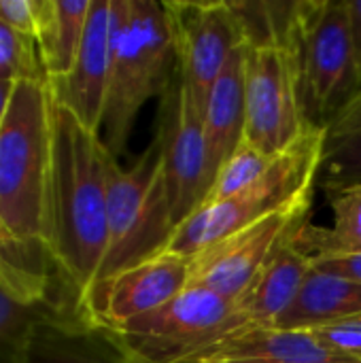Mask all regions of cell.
I'll list each match as a JSON object with an SVG mask.
<instances>
[{
    "instance_id": "obj_26",
    "label": "cell",
    "mask_w": 361,
    "mask_h": 363,
    "mask_svg": "<svg viewBox=\"0 0 361 363\" xmlns=\"http://www.w3.org/2000/svg\"><path fill=\"white\" fill-rule=\"evenodd\" d=\"M0 21L15 32L34 38V0H0Z\"/></svg>"
},
{
    "instance_id": "obj_5",
    "label": "cell",
    "mask_w": 361,
    "mask_h": 363,
    "mask_svg": "<svg viewBox=\"0 0 361 363\" xmlns=\"http://www.w3.org/2000/svg\"><path fill=\"white\" fill-rule=\"evenodd\" d=\"M174 228L157 138L132 168H121L111 155L106 164V251L96 285L162 253Z\"/></svg>"
},
{
    "instance_id": "obj_10",
    "label": "cell",
    "mask_w": 361,
    "mask_h": 363,
    "mask_svg": "<svg viewBox=\"0 0 361 363\" xmlns=\"http://www.w3.org/2000/svg\"><path fill=\"white\" fill-rule=\"evenodd\" d=\"M170 26L177 72L204 115L209 94L228 60L247 45L232 2H162Z\"/></svg>"
},
{
    "instance_id": "obj_15",
    "label": "cell",
    "mask_w": 361,
    "mask_h": 363,
    "mask_svg": "<svg viewBox=\"0 0 361 363\" xmlns=\"http://www.w3.org/2000/svg\"><path fill=\"white\" fill-rule=\"evenodd\" d=\"M336 357L345 355H336L334 351L323 347L313 332L283 330L274 325H251L226 334L211 345L194 349L181 359H215L230 363H311Z\"/></svg>"
},
{
    "instance_id": "obj_14",
    "label": "cell",
    "mask_w": 361,
    "mask_h": 363,
    "mask_svg": "<svg viewBox=\"0 0 361 363\" xmlns=\"http://www.w3.org/2000/svg\"><path fill=\"white\" fill-rule=\"evenodd\" d=\"M26 363H149L115 330L77 313L40 323Z\"/></svg>"
},
{
    "instance_id": "obj_23",
    "label": "cell",
    "mask_w": 361,
    "mask_h": 363,
    "mask_svg": "<svg viewBox=\"0 0 361 363\" xmlns=\"http://www.w3.org/2000/svg\"><path fill=\"white\" fill-rule=\"evenodd\" d=\"M270 160H272L270 155H266L264 151H260L257 147H253L251 143H247L243 138L238 143V147L234 149V153L223 162V166L215 174L200 208L215 206V204L236 196L238 191H243L247 185H251L255 179H260V174L268 168Z\"/></svg>"
},
{
    "instance_id": "obj_32",
    "label": "cell",
    "mask_w": 361,
    "mask_h": 363,
    "mask_svg": "<svg viewBox=\"0 0 361 363\" xmlns=\"http://www.w3.org/2000/svg\"><path fill=\"white\" fill-rule=\"evenodd\" d=\"M174 363H230V362H215V359H181Z\"/></svg>"
},
{
    "instance_id": "obj_19",
    "label": "cell",
    "mask_w": 361,
    "mask_h": 363,
    "mask_svg": "<svg viewBox=\"0 0 361 363\" xmlns=\"http://www.w3.org/2000/svg\"><path fill=\"white\" fill-rule=\"evenodd\" d=\"M91 0H34V43L47 79L70 72L79 53Z\"/></svg>"
},
{
    "instance_id": "obj_3",
    "label": "cell",
    "mask_w": 361,
    "mask_h": 363,
    "mask_svg": "<svg viewBox=\"0 0 361 363\" xmlns=\"http://www.w3.org/2000/svg\"><path fill=\"white\" fill-rule=\"evenodd\" d=\"M177 77V51L162 2L117 0L113 66L100 138L119 157L136 117L151 98H162Z\"/></svg>"
},
{
    "instance_id": "obj_13",
    "label": "cell",
    "mask_w": 361,
    "mask_h": 363,
    "mask_svg": "<svg viewBox=\"0 0 361 363\" xmlns=\"http://www.w3.org/2000/svg\"><path fill=\"white\" fill-rule=\"evenodd\" d=\"M115 28L117 0H91L85 34L70 72L62 79H47L53 98L98 134L113 66Z\"/></svg>"
},
{
    "instance_id": "obj_18",
    "label": "cell",
    "mask_w": 361,
    "mask_h": 363,
    "mask_svg": "<svg viewBox=\"0 0 361 363\" xmlns=\"http://www.w3.org/2000/svg\"><path fill=\"white\" fill-rule=\"evenodd\" d=\"M355 315H361L360 283L313 266L296 300L274 328L313 332Z\"/></svg>"
},
{
    "instance_id": "obj_6",
    "label": "cell",
    "mask_w": 361,
    "mask_h": 363,
    "mask_svg": "<svg viewBox=\"0 0 361 363\" xmlns=\"http://www.w3.org/2000/svg\"><path fill=\"white\" fill-rule=\"evenodd\" d=\"M291 47L298 60L306 119L311 111L323 125L360 91L347 0L296 2Z\"/></svg>"
},
{
    "instance_id": "obj_27",
    "label": "cell",
    "mask_w": 361,
    "mask_h": 363,
    "mask_svg": "<svg viewBox=\"0 0 361 363\" xmlns=\"http://www.w3.org/2000/svg\"><path fill=\"white\" fill-rule=\"evenodd\" d=\"M313 266L319 268V270H323V272H332V274L345 277V279L355 281V283L361 285V253H357V255H343V257L319 259Z\"/></svg>"
},
{
    "instance_id": "obj_12",
    "label": "cell",
    "mask_w": 361,
    "mask_h": 363,
    "mask_svg": "<svg viewBox=\"0 0 361 363\" xmlns=\"http://www.w3.org/2000/svg\"><path fill=\"white\" fill-rule=\"evenodd\" d=\"M189 287V259L162 251L104 281L85 300L79 315L119 330L174 300Z\"/></svg>"
},
{
    "instance_id": "obj_4",
    "label": "cell",
    "mask_w": 361,
    "mask_h": 363,
    "mask_svg": "<svg viewBox=\"0 0 361 363\" xmlns=\"http://www.w3.org/2000/svg\"><path fill=\"white\" fill-rule=\"evenodd\" d=\"M323 125L309 123L287 149L272 155L260 179L215 206L198 208L177 225L164 251L189 259L236 230L313 191L323 157Z\"/></svg>"
},
{
    "instance_id": "obj_16",
    "label": "cell",
    "mask_w": 361,
    "mask_h": 363,
    "mask_svg": "<svg viewBox=\"0 0 361 363\" xmlns=\"http://www.w3.org/2000/svg\"><path fill=\"white\" fill-rule=\"evenodd\" d=\"M296 236V234H294ZM313 264L287 240L255 277L249 289L234 300V315L240 328L277 325L296 300Z\"/></svg>"
},
{
    "instance_id": "obj_29",
    "label": "cell",
    "mask_w": 361,
    "mask_h": 363,
    "mask_svg": "<svg viewBox=\"0 0 361 363\" xmlns=\"http://www.w3.org/2000/svg\"><path fill=\"white\" fill-rule=\"evenodd\" d=\"M15 253H21L11 240H9V236L4 234V230H2V225H0V255L11 264V266H15V268H21V270H28V272H34V270H30ZM34 274H38V272H34ZM45 277H49V274H45Z\"/></svg>"
},
{
    "instance_id": "obj_17",
    "label": "cell",
    "mask_w": 361,
    "mask_h": 363,
    "mask_svg": "<svg viewBox=\"0 0 361 363\" xmlns=\"http://www.w3.org/2000/svg\"><path fill=\"white\" fill-rule=\"evenodd\" d=\"M245 51L247 45L228 60L204 106L202 121L211 183L245 134Z\"/></svg>"
},
{
    "instance_id": "obj_21",
    "label": "cell",
    "mask_w": 361,
    "mask_h": 363,
    "mask_svg": "<svg viewBox=\"0 0 361 363\" xmlns=\"http://www.w3.org/2000/svg\"><path fill=\"white\" fill-rule=\"evenodd\" d=\"M332 223L328 228L304 223L296 236V249L311 262L361 253V185L328 194Z\"/></svg>"
},
{
    "instance_id": "obj_31",
    "label": "cell",
    "mask_w": 361,
    "mask_h": 363,
    "mask_svg": "<svg viewBox=\"0 0 361 363\" xmlns=\"http://www.w3.org/2000/svg\"><path fill=\"white\" fill-rule=\"evenodd\" d=\"M311 363H361V357H336V359H326V362H311Z\"/></svg>"
},
{
    "instance_id": "obj_8",
    "label": "cell",
    "mask_w": 361,
    "mask_h": 363,
    "mask_svg": "<svg viewBox=\"0 0 361 363\" xmlns=\"http://www.w3.org/2000/svg\"><path fill=\"white\" fill-rule=\"evenodd\" d=\"M313 191L189 257V285L228 300L243 296L274 253L306 223Z\"/></svg>"
},
{
    "instance_id": "obj_1",
    "label": "cell",
    "mask_w": 361,
    "mask_h": 363,
    "mask_svg": "<svg viewBox=\"0 0 361 363\" xmlns=\"http://www.w3.org/2000/svg\"><path fill=\"white\" fill-rule=\"evenodd\" d=\"M51 157L43 249L77 315L106 251V164L111 151L49 89ZM115 157V155H113Z\"/></svg>"
},
{
    "instance_id": "obj_9",
    "label": "cell",
    "mask_w": 361,
    "mask_h": 363,
    "mask_svg": "<svg viewBox=\"0 0 361 363\" xmlns=\"http://www.w3.org/2000/svg\"><path fill=\"white\" fill-rule=\"evenodd\" d=\"M240 330L234 300L189 285L162 308L115 330L149 363H172Z\"/></svg>"
},
{
    "instance_id": "obj_11",
    "label": "cell",
    "mask_w": 361,
    "mask_h": 363,
    "mask_svg": "<svg viewBox=\"0 0 361 363\" xmlns=\"http://www.w3.org/2000/svg\"><path fill=\"white\" fill-rule=\"evenodd\" d=\"M160 100V128L155 138L162 151L172 219L174 225H181L200 208L211 187L204 121L202 111L179 72Z\"/></svg>"
},
{
    "instance_id": "obj_28",
    "label": "cell",
    "mask_w": 361,
    "mask_h": 363,
    "mask_svg": "<svg viewBox=\"0 0 361 363\" xmlns=\"http://www.w3.org/2000/svg\"><path fill=\"white\" fill-rule=\"evenodd\" d=\"M347 13H349V34H351L355 72H357L361 89V0H347Z\"/></svg>"
},
{
    "instance_id": "obj_25",
    "label": "cell",
    "mask_w": 361,
    "mask_h": 363,
    "mask_svg": "<svg viewBox=\"0 0 361 363\" xmlns=\"http://www.w3.org/2000/svg\"><path fill=\"white\" fill-rule=\"evenodd\" d=\"M317 340L345 357H361V315L313 330Z\"/></svg>"
},
{
    "instance_id": "obj_30",
    "label": "cell",
    "mask_w": 361,
    "mask_h": 363,
    "mask_svg": "<svg viewBox=\"0 0 361 363\" xmlns=\"http://www.w3.org/2000/svg\"><path fill=\"white\" fill-rule=\"evenodd\" d=\"M13 87H15V81L0 79V123H2L4 113H6V108H9V100H11Z\"/></svg>"
},
{
    "instance_id": "obj_22",
    "label": "cell",
    "mask_w": 361,
    "mask_h": 363,
    "mask_svg": "<svg viewBox=\"0 0 361 363\" xmlns=\"http://www.w3.org/2000/svg\"><path fill=\"white\" fill-rule=\"evenodd\" d=\"M68 313L77 311L64 298H34L0 285V363H26L34 330Z\"/></svg>"
},
{
    "instance_id": "obj_24",
    "label": "cell",
    "mask_w": 361,
    "mask_h": 363,
    "mask_svg": "<svg viewBox=\"0 0 361 363\" xmlns=\"http://www.w3.org/2000/svg\"><path fill=\"white\" fill-rule=\"evenodd\" d=\"M0 79H47L36 43L32 36L19 34L0 21Z\"/></svg>"
},
{
    "instance_id": "obj_20",
    "label": "cell",
    "mask_w": 361,
    "mask_h": 363,
    "mask_svg": "<svg viewBox=\"0 0 361 363\" xmlns=\"http://www.w3.org/2000/svg\"><path fill=\"white\" fill-rule=\"evenodd\" d=\"M323 157L317 185L326 194L361 185V91L323 123Z\"/></svg>"
},
{
    "instance_id": "obj_7",
    "label": "cell",
    "mask_w": 361,
    "mask_h": 363,
    "mask_svg": "<svg viewBox=\"0 0 361 363\" xmlns=\"http://www.w3.org/2000/svg\"><path fill=\"white\" fill-rule=\"evenodd\" d=\"M309 123L291 43L247 45L243 138L272 157L287 149Z\"/></svg>"
},
{
    "instance_id": "obj_2",
    "label": "cell",
    "mask_w": 361,
    "mask_h": 363,
    "mask_svg": "<svg viewBox=\"0 0 361 363\" xmlns=\"http://www.w3.org/2000/svg\"><path fill=\"white\" fill-rule=\"evenodd\" d=\"M49 157V81L19 79L0 123V225L21 253H45Z\"/></svg>"
}]
</instances>
